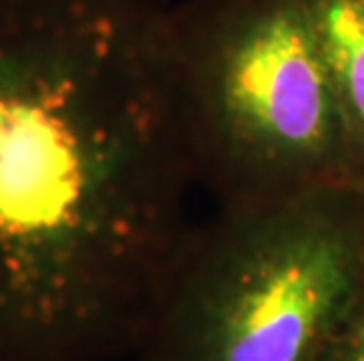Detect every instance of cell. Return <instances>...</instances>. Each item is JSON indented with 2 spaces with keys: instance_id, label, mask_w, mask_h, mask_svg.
<instances>
[{
  "instance_id": "6da1fadb",
  "label": "cell",
  "mask_w": 364,
  "mask_h": 361,
  "mask_svg": "<svg viewBox=\"0 0 364 361\" xmlns=\"http://www.w3.org/2000/svg\"><path fill=\"white\" fill-rule=\"evenodd\" d=\"M196 181L169 7L0 0V361L132 355Z\"/></svg>"
},
{
  "instance_id": "7a4b0ae2",
  "label": "cell",
  "mask_w": 364,
  "mask_h": 361,
  "mask_svg": "<svg viewBox=\"0 0 364 361\" xmlns=\"http://www.w3.org/2000/svg\"><path fill=\"white\" fill-rule=\"evenodd\" d=\"M364 279V188L219 206L193 228L136 361H320Z\"/></svg>"
},
{
  "instance_id": "3957f363",
  "label": "cell",
  "mask_w": 364,
  "mask_h": 361,
  "mask_svg": "<svg viewBox=\"0 0 364 361\" xmlns=\"http://www.w3.org/2000/svg\"><path fill=\"white\" fill-rule=\"evenodd\" d=\"M196 179L219 206L353 181L311 0L169 7Z\"/></svg>"
},
{
  "instance_id": "277c9868",
  "label": "cell",
  "mask_w": 364,
  "mask_h": 361,
  "mask_svg": "<svg viewBox=\"0 0 364 361\" xmlns=\"http://www.w3.org/2000/svg\"><path fill=\"white\" fill-rule=\"evenodd\" d=\"M343 125L350 176L364 188V0H311Z\"/></svg>"
},
{
  "instance_id": "5b68a950",
  "label": "cell",
  "mask_w": 364,
  "mask_h": 361,
  "mask_svg": "<svg viewBox=\"0 0 364 361\" xmlns=\"http://www.w3.org/2000/svg\"><path fill=\"white\" fill-rule=\"evenodd\" d=\"M320 361H364V279Z\"/></svg>"
}]
</instances>
